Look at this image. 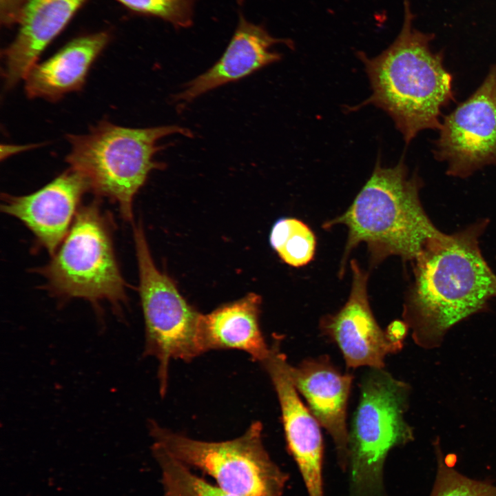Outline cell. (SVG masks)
Returning <instances> with one entry per match:
<instances>
[{
	"mask_svg": "<svg viewBox=\"0 0 496 496\" xmlns=\"http://www.w3.org/2000/svg\"><path fill=\"white\" fill-rule=\"evenodd\" d=\"M26 0H0V21L4 25L17 23Z\"/></svg>",
	"mask_w": 496,
	"mask_h": 496,
	"instance_id": "22",
	"label": "cell"
},
{
	"mask_svg": "<svg viewBox=\"0 0 496 496\" xmlns=\"http://www.w3.org/2000/svg\"><path fill=\"white\" fill-rule=\"evenodd\" d=\"M435 448L437 472L430 496H496V486L461 474L453 467L454 458L444 457L437 441Z\"/></svg>",
	"mask_w": 496,
	"mask_h": 496,
	"instance_id": "20",
	"label": "cell"
},
{
	"mask_svg": "<svg viewBox=\"0 0 496 496\" xmlns=\"http://www.w3.org/2000/svg\"><path fill=\"white\" fill-rule=\"evenodd\" d=\"M483 219L452 234L431 238L413 261V281L403 305V320L419 347L431 349L471 316L496 298V274L483 257Z\"/></svg>",
	"mask_w": 496,
	"mask_h": 496,
	"instance_id": "1",
	"label": "cell"
},
{
	"mask_svg": "<svg viewBox=\"0 0 496 496\" xmlns=\"http://www.w3.org/2000/svg\"><path fill=\"white\" fill-rule=\"evenodd\" d=\"M422 185L419 176H409L403 159L393 167H383L378 159L351 205L323 225L327 229L341 224L348 229L340 276L351 251L361 242L367 245L373 265L393 255L414 261L428 241L442 234L422 205Z\"/></svg>",
	"mask_w": 496,
	"mask_h": 496,
	"instance_id": "3",
	"label": "cell"
},
{
	"mask_svg": "<svg viewBox=\"0 0 496 496\" xmlns=\"http://www.w3.org/2000/svg\"><path fill=\"white\" fill-rule=\"evenodd\" d=\"M189 129L176 125L130 128L101 121L85 134L67 135L71 145L66 162L88 181L90 189L118 205L122 216L131 220L133 200L149 173L164 164L154 161L161 138Z\"/></svg>",
	"mask_w": 496,
	"mask_h": 496,
	"instance_id": "4",
	"label": "cell"
},
{
	"mask_svg": "<svg viewBox=\"0 0 496 496\" xmlns=\"http://www.w3.org/2000/svg\"><path fill=\"white\" fill-rule=\"evenodd\" d=\"M435 141V158L446 174L464 178L496 166V65L477 90L446 116Z\"/></svg>",
	"mask_w": 496,
	"mask_h": 496,
	"instance_id": "9",
	"label": "cell"
},
{
	"mask_svg": "<svg viewBox=\"0 0 496 496\" xmlns=\"http://www.w3.org/2000/svg\"><path fill=\"white\" fill-rule=\"evenodd\" d=\"M279 342L276 338L269 357L262 364L277 395L287 447L296 463L308 496H325L321 426L301 400Z\"/></svg>",
	"mask_w": 496,
	"mask_h": 496,
	"instance_id": "11",
	"label": "cell"
},
{
	"mask_svg": "<svg viewBox=\"0 0 496 496\" xmlns=\"http://www.w3.org/2000/svg\"><path fill=\"white\" fill-rule=\"evenodd\" d=\"M152 455L161 472L166 496H240L230 493L196 475L161 444L153 442Z\"/></svg>",
	"mask_w": 496,
	"mask_h": 496,
	"instance_id": "18",
	"label": "cell"
},
{
	"mask_svg": "<svg viewBox=\"0 0 496 496\" xmlns=\"http://www.w3.org/2000/svg\"><path fill=\"white\" fill-rule=\"evenodd\" d=\"M291 381L307 406L331 437L337 464L347 473L349 464V428L347 411L353 376L342 373L327 355L289 365Z\"/></svg>",
	"mask_w": 496,
	"mask_h": 496,
	"instance_id": "12",
	"label": "cell"
},
{
	"mask_svg": "<svg viewBox=\"0 0 496 496\" xmlns=\"http://www.w3.org/2000/svg\"><path fill=\"white\" fill-rule=\"evenodd\" d=\"M411 387L384 368H368L349 428L348 496H386L389 453L413 441L406 420Z\"/></svg>",
	"mask_w": 496,
	"mask_h": 496,
	"instance_id": "5",
	"label": "cell"
},
{
	"mask_svg": "<svg viewBox=\"0 0 496 496\" xmlns=\"http://www.w3.org/2000/svg\"><path fill=\"white\" fill-rule=\"evenodd\" d=\"M350 267L352 285L349 298L338 311L320 320V331L336 344L348 368H384L386 357L400 352L404 344L389 340L378 324L368 298L367 273L355 260Z\"/></svg>",
	"mask_w": 496,
	"mask_h": 496,
	"instance_id": "10",
	"label": "cell"
},
{
	"mask_svg": "<svg viewBox=\"0 0 496 496\" xmlns=\"http://www.w3.org/2000/svg\"><path fill=\"white\" fill-rule=\"evenodd\" d=\"M271 247L287 265L298 267L309 263L316 251V237L303 222L281 218L273 225L269 237Z\"/></svg>",
	"mask_w": 496,
	"mask_h": 496,
	"instance_id": "19",
	"label": "cell"
},
{
	"mask_svg": "<svg viewBox=\"0 0 496 496\" xmlns=\"http://www.w3.org/2000/svg\"><path fill=\"white\" fill-rule=\"evenodd\" d=\"M153 442L187 466L212 477L224 490L240 496H282L288 474L275 463L262 440V426L251 424L240 437L206 442L149 423Z\"/></svg>",
	"mask_w": 496,
	"mask_h": 496,
	"instance_id": "6",
	"label": "cell"
},
{
	"mask_svg": "<svg viewBox=\"0 0 496 496\" xmlns=\"http://www.w3.org/2000/svg\"><path fill=\"white\" fill-rule=\"evenodd\" d=\"M280 43L293 45L291 41L273 37L262 25L247 21L240 13L221 57L207 70L185 83L173 100L183 104L189 103L207 92L279 61L282 55L273 48Z\"/></svg>",
	"mask_w": 496,
	"mask_h": 496,
	"instance_id": "14",
	"label": "cell"
},
{
	"mask_svg": "<svg viewBox=\"0 0 496 496\" xmlns=\"http://www.w3.org/2000/svg\"><path fill=\"white\" fill-rule=\"evenodd\" d=\"M163 496H166V495H164Z\"/></svg>",
	"mask_w": 496,
	"mask_h": 496,
	"instance_id": "24",
	"label": "cell"
},
{
	"mask_svg": "<svg viewBox=\"0 0 496 496\" xmlns=\"http://www.w3.org/2000/svg\"><path fill=\"white\" fill-rule=\"evenodd\" d=\"M88 190L87 179L70 168L32 194H5L1 210L21 220L53 255L69 232L78 204Z\"/></svg>",
	"mask_w": 496,
	"mask_h": 496,
	"instance_id": "13",
	"label": "cell"
},
{
	"mask_svg": "<svg viewBox=\"0 0 496 496\" xmlns=\"http://www.w3.org/2000/svg\"><path fill=\"white\" fill-rule=\"evenodd\" d=\"M138 14L156 17L176 28H187L194 21L198 0H115Z\"/></svg>",
	"mask_w": 496,
	"mask_h": 496,
	"instance_id": "21",
	"label": "cell"
},
{
	"mask_svg": "<svg viewBox=\"0 0 496 496\" xmlns=\"http://www.w3.org/2000/svg\"><path fill=\"white\" fill-rule=\"evenodd\" d=\"M110 39L105 32L81 36L43 62L37 63L24 79L27 96L56 101L68 93L81 90L92 65Z\"/></svg>",
	"mask_w": 496,
	"mask_h": 496,
	"instance_id": "16",
	"label": "cell"
},
{
	"mask_svg": "<svg viewBox=\"0 0 496 496\" xmlns=\"http://www.w3.org/2000/svg\"><path fill=\"white\" fill-rule=\"evenodd\" d=\"M43 273L65 298L105 300L118 310L126 302L125 282L114 251L108 223L95 203L82 207Z\"/></svg>",
	"mask_w": 496,
	"mask_h": 496,
	"instance_id": "7",
	"label": "cell"
},
{
	"mask_svg": "<svg viewBox=\"0 0 496 496\" xmlns=\"http://www.w3.org/2000/svg\"><path fill=\"white\" fill-rule=\"evenodd\" d=\"M260 297L250 293L235 302L203 315L200 329L204 353L216 349H236L262 363L269 355L260 326Z\"/></svg>",
	"mask_w": 496,
	"mask_h": 496,
	"instance_id": "17",
	"label": "cell"
},
{
	"mask_svg": "<svg viewBox=\"0 0 496 496\" xmlns=\"http://www.w3.org/2000/svg\"><path fill=\"white\" fill-rule=\"evenodd\" d=\"M409 331V326L403 320L392 321L385 329L389 340L394 342L403 344Z\"/></svg>",
	"mask_w": 496,
	"mask_h": 496,
	"instance_id": "23",
	"label": "cell"
},
{
	"mask_svg": "<svg viewBox=\"0 0 496 496\" xmlns=\"http://www.w3.org/2000/svg\"><path fill=\"white\" fill-rule=\"evenodd\" d=\"M87 1H25L17 21V35L3 54L6 89L25 79L41 53Z\"/></svg>",
	"mask_w": 496,
	"mask_h": 496,
	"instance_id": "15",
	"label": "cell"
},
{
	"mask_svg": "<svg viewBox=\"0 0 496 496\" xmlns=\"http://www.w3.org/2000/svg\"><path fill=\"white\" fill-rule=\"evenodd\" d=\"M139 294L145 325L144 354L158 363L161 396L167 391L169 362H189L201 353L202 313L190 305L175 282L156 266L143 227L134 229Z\"/></svg>",
	"mask_w": 496,
	"mask_h": 496,
	"instance_id": "8",
	"label": "cell"
},
{
	"mask_svg": "<svg viewBox=\"0 0 496 496\" xmlns=\"http://www.w3.org/2000/svg\"><path fill=\"white\" fill-rule=\"evenodd\" d=\"M413 20L410 0H404L403 23L393 42L374 57L357 52L372 90L361 105L384 110L406 144L424 130H440L441 110L454 101L442 55L432 51V35L415 28Z\"/></svg>",
	"mask_w": 496,
	"mask_h": 496,
	"instance_id": "2",
	"label": "cell"
}]
</instances>
